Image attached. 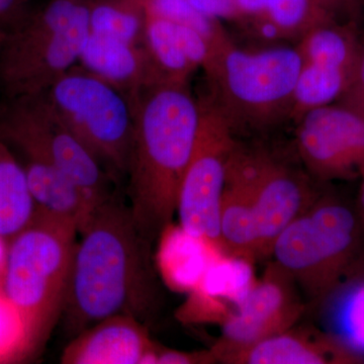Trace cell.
Here are the masks:
<instances>
[{"mask_svg": "<svg viewBox=\"0 0 364 364\" xmlns=\"http://www.w3.org/2000/svg\"><path fill=\"white\" fill-rule=\"evenodd\" d=\"M79 234L60 320L68 338L112 316L152 322L161 304L154 246L136 226L124 189L95 208Z\"/></svg>", "mask_w": 364, "mask_h": 364, "instance_id": "cell-1", "label": "cell"}, {"mask_svg": "<svg viewBox=\"0 0 364 364\" xmlns=\"http://www.w3.org/2000/svg\"><path fill=\"white\" fill-rule=\"evenodd\" d=\"M200 117V100L188 82L157 83L135 97V134L124 193L136 226L151 245L176 214Z\"/></svg>", "mask_w": 364, "mask_h": 364, "instance_id": "cell-2", "label": "cell"}, {"mask_svg": "<svg viewBox=\"0 0 364 364\" xmlns=\"http://www.w3.org/2000/svg\"><path fill=\"white\" fill-rule=\"evenodd\" d=\"M78 227L36 210L32 223L9 241L4 296L21 326V358L37 355L61 320Z\"/></svg>", "mask_w": 364, "mask_h": 364, "instance_id": "cell-3", "label": "cell"}, {"mask_svg": "<svg viewBox=\"0 0 364 364\" xmlns=\"http://www.w3.org/2000/svg\"><path fill=\"white\" fill-rule=\"evenodd\" d=\"M275 262L310 301H326L364 267V221L358 208L318 196L273 244Z\"/></svg>", "mask_w": 364, "mask_h": 364, "instance_id": "cell-4", "label": "cell"}, {"mask_svg": "<svg viewBox=\"0 0 364 364\" xmlns=\"http://www.w3.org/2000/svg\"><path fill=\"white\" fill-rule=\"evenodd\" d=\"M303 59L291 47L245 51L226 37L203 66L215 107L232 131L259 132L291 119Z\"/></svg>", "mask_w": 364, "mask_h": 364, "instance_id": "cell-5", "label": "cell"}, {"mask_svg": "<svg viewBox=\"0 0 364 364\" xmlns=\"http://www.w3.org/2000/svg\"><path fill=\"white\" fill-rule=\"evenodd\" d=\"M90 0H50L0 39L1 98L44 93L77 65L90 36Z\"/></svg>", "mask_w": 364, "mask_h": 364, "instance_id": "cell-6", "label": "cell"}, {"mask_svg": "<svg viewBox=\"0 0 364 364\" xmlns=\"http://www.w3.org/2000/svg\"><path fill=\"white\" fill-rule=\"evenodd\" d=\"M105 171L126 183L135 134V97L75 65L43 93Z\"/></svg>", "mask_w": 364, "mask_h": 364, "instance_id": "cell-7", "label": "cell"}, {"mask_svg": "<svg viewBox=\"0 0 364 364\" xmlns=\"http://www.w3.org/2000/svg\"><path fill=\"white\" fill-rule=\"evenodd\" d=\"M0 138L18 158L40 160L61 170L85 193L92 212L123 188L63 123L43 93L0 100Z\"/></svg>", "mask_w": 364, "mask_h": 364, "instance_id": "cell-8", "label": "cell"}, {"mask_svg": "<svg viewBox=\"0 0 364 364\" xmlns=\"http://www.w3.org/2000/svg\"><path fill=\"white\" fill-rule=\"evenodd\" d=\"M200 105L198 135L182 178L176 214L184 232L224 250L220 214L228 166L237 142L224 117L205 98Z\"/></svg>", "mask_w": 364, "mask_h": 364, "instance_id": "cell-9", "label": "cell"}, {"mask_svg": "<svg viewBox=\"0 0 364 364\" xmlns=\"http://www.w3.org/2000/svg\"><path fill=\"white\" fill-rule=\"evenodd\" d=\"M296 123L299 158L313 178L349 181L364 171V117L335 102L306 112Z\"/></svg>", "mask_w": 364, "mask_h": 364, "instance_id": "cell-10", "label": "cell"}, {"mask_svg": "<svg viewBox=\"0 0 364 364\" xmlns=\"http://www.w3.org/2000/svg\"><path fill=\"white\" fill-rule=\"evenodd\" d=\"M238 156L247 174L255 210L258 257L272 255L280 233L318 196L310 178L265 153L238 145Z\"/></svg>", "mask_w": 364, "mask_h": 364, "instance_id": "cell-11", "label": "cell"}, {"mask_svg": "<svg viewBox=\"0 0 364 364\" xmlns=\"http://www.w3.org/2000/svg\"><path fill=\"white\" fill-rule=\"evenodd\" d=\"M296 286L279 263L270 264L243 305L223 323L222 339L213 349L218 360L291 329L305 310Z\"/></svg>", "mask_w": 364, "mask_h": 364, "instance_id": "cell-12", "label": "cell"}, {"mask_svg": "<svg viewBox=\"0 0 364 364\" xmlns=\"http://www.w3.org/2000/svg\"><path fill=\"white\" fill-rule=\"evenodd\" d=\"M156 344L147 326L131 316L105 318L70 339L62 352L63 364L151 363Z\"/></svg>", "mask_w": 364, "mask_h": 364, "instance_id": "cell-13", "label": "cell"}, {"mask_svg": "<svg viewBox=\"0 0 364 364\" xmlns=\"http://www.w3.org/2000/svg\"><path fill=\"white\" fill-rule=\"evenodd\" d=\"M80 66L132 97L165 82L144 46L90 33L79 58Z\"/></svg>", "mask_w": 364, "mask_h": 364, "instance_id": "cell-14", "label": "cell"}, {"mask_svg": "<svg viewBox=\"0 0 364 364\" xmlns=\"http://www.w3.org/2000/svg\"><path fill=\"white\" fill-rule=\"evenodd\" d=\"M234 20L261 39H301L314 26L337 20L318 0H233Z\"/></svg>", "mask_w": 364, "mask_h": 364, "instance_id": "cell-15", "label": "cell"}, {"mask_svg": "<svg viewBox=\"0 0 364 364\" xmlns=\"http://www.w3.org/2000/svg\"><path fill=\"white\" fill-rule=\"evenodd\" d=\"M355 354L332 336L287 330L231 354L224 363L235 364L358 363Z\"/></svg>", "mask_w": 364, "mask_h": 364, "instance_id": "cell-16", "label": "cell"}, {"mask_svg": "<svg viewBox=\"0 0 364 364\" xmlns=\"http://www.w3.org/2000/svg\"><path fill=\"white\" fill-rule=\"evenodd\" d=\"M220 233L225 252L251 260L258 257L257 225L250 183L237 153V145L228 166Z\"/></svg>", "mask_w": 364, "mask_h": 364, "instance_id": "cell-17", "label": "cell"}, {"mask_svg": "<svg viewBox=\"0 0 364 364\" xmlns=\"http://www.w3.org/2000/svg\"><path fill=\"white\" fill-rule=\"evenodd\" d=\"M18 159L25 170L36 210L74 223L80 232L93 213L82 191L49 163L28 158Z\"/></svg>", "mask_w": 364, "mask_h": 364, "instance_id": "cell-18", "label": "cell"}, {"mask_svg": "<svg viewBox=\"0 0 364 364\" xmlns=\"http://www.w3.org/2000/svg\"><path fill=\"white\" fill-rule=\"evenodd\" d=\"M256 282L252 260L223 253L210 263L196 289L203 301V311L223 324L243 305Z\"/></svg>", "mask_w": 364, "mask_h": 364, "instance_id": "cell-19", "label": "cell"}, {"mask_svg": "<svg viewBox=\"0 0 364 364\" xmlns=\"http://www.w3.org/2000/svg\"><path fill=\"white\" fill-rule=\"evenodd\" d=\"M35 214L23 165L0 138V239L11 240L32 223Z\"/></svg>", "mask_w": 364, "mask_h": 364, "instance_id": "cell-20", "label": "cell"}, {"mask_svg": "<svg viewBox=\"0 0 364 364\" xmlns=\"http://www.w3.org/2000/svg\"><path fill=\"white\" fill-rule=\"evenodd\" d=\"M360 47L355 26L333 20L311 28L296 49L303 62L353 70Z\"/></svg>", "mask_w": 364, "mask_h": 364, "instance_id": "cell-21", "label": "cell"}, {"mask_svg": "<svg viewBox=\"0 0 364 364\" xmlns=\"http://www.w3.org/2000/svg\"><path fill=\"white\" fill-rule=\"evenodd\" d=\"M164 257L165 272L177 287H196L210 263L225 252L223 249L208 242L195 238L184 232L179 226L171 235L165 231Z\"/></svg>", "mask_w": 364, "mask_h": 364, "instance_id": "cell-22", "label": "cell"}, {"mask_svg": "<svg viewBox=\"0 0 364 364\" xmlns=\"http://www.w3.org/2000/svg\"><path fill=\"white\" fill-rule=\"evenodd\" d=\"M352 72L303 62L294 86L291 119L296 122L306 112L338 102L350 82Z\"/></svg>", "mask_w": 364, "mask_h": 364, "instance_id": "cell-23", "label": "cell"}, {"mask_svg": "<svg viewBox=\"0 0 364 364\" xmlns=\"http://www.w3.org/2000/svg\"><path fill=\"white\" fill-rule=\"evenodd\" d=\"M144 47L163 81L188 82L196 68L182 49L173 21L146 11Z\"/></svg>", "mask_w": 364, "mask_h": 364, "instance_id": "cell-24", "label": "cell"}, {"mask_svg": "<svg viewBox=\"0 0 364 364\" xmlns=\"http://www.w3.org/2000/svg\"><path fill=\"white\" fill-rule=\"evenodd\" d=\"M327 325L333 338L364 356V279H356L327 299Z\"/></svg>", "mask_w": 364, "mask_h": 364, "instance_id": "cell-25", "label": "cell"}, {"mask_svg": "<svg viewBox=\"0 0 364 364\" xmlns=\"http://www.w3.org/2000/svg\"><path fill=\"white\" fill-rule=\"evenodd\" d=\"M143 0H90V33L144 46Z\"/></svg>", "mask_w": 364, "mask_h": 364, "instance_id": "cell-26", "label": "cell"}, {"mask_svg": "<svg viewBox=\"0 0 364 364\" xmlns=\"http://www.w3.org/2000/svg\"><path fill=\"white\" fill-rule=\"evenodd\" d=\"M147 13L196 28L213 44L226 38V33L215 18L198 11L188 0H143Z\"/></svg>", "mask_w": 364, "mask_h": 364, "instance_id": "cell-27", "label": "cell"}, {"mask_svg": "<svg viewBox=\"0 0 364 364\" xmlns=\"http://www.w3.org/2000/svg\"><path fill=\"white\" fill-rule=\"evenodd\" d=\"M337 102L350 107L364 117V44H361L350 82Z\"/></svg>", "mask_w": 364, "mask_h": 364, "instance_id": "cell-28", "label": "cell"}, {"mask_svg": "<svg viewBox=\"0 0 364 364\" xmlns=\"http://www.w3.org/2000/svg\"><path fill=\"white\" fill-rule=\"evenodd\" d=\"M218 360L214 351L186 352L155 347L154 353L151 358V363L154 364H196L214 363Z\"/></svg>", "mask_w": 364, "mask_h": 364, "instance_id": "cell-29", "label": "cell"}, {"mask_svg": "<svg viewBox=\"0 0 364 364\" xmlns=\"http://www.w3.org/2000/svg\"><path fill=\"white\" fill-rule=\"evenodd\" d=\"M198 11L218 20L219 18H235L233 0H188Z\"/></svg>", "mask_w": 364, "mask_h": 364, "instance_id": "cell-30", "label": "cell"}, {"mask_svg": "<svg viewBox=\"0 0 364 364\" xmlns=\"http://www.w3.org/2000/svg\"><path fill=\"white\" fill-rule=\"evenodd\" d=\"M21 0H0V32L6 33L28 14Z\"/></svg>", "mask_w": 364, "mask_h": 364, "instance_id": "cell-31", "label": "cell"}, {"mask_svg": "<svg viewBox=\"0 0 364 364\" xmlns=\"http://www.w3.org/2000/svg\"><path fill=\"white\" fill-rule=\"evenodd\" d=\"M6 303H4V305L2 306V308H4V306H6ZM2 308L1 306H0V348H2V347H6V345L2 344V341H6V340H9V341H11V343L14 344V351H16V340H14L13 338H11V337L9 336H4V333H6V331L16 333V334H18V336H20L21 341V331L20 329H18V328H6V323L13 322V321H18V318H11V320H7V316H9L11 315V314L14 313L13 309H11V306H9V304H7L6 308L4 309V311H2ZM18 346H20V344H18Z\"/></svg>", "mask_w": 364, "mask_h": 364, "instance_id": "cell-32", "label": "cell"}, {"mask_svg": "<svg viewBox=\"0 0 364 364\" xmlns=\"http://www.w3.org/2000/svg\"><path fill=\"white\" fill-rule=\"evenodd\" d=\"M335 16H338L341 13H352L358 7V2L355 0H318Z\"/></svg>", "mask_w": 364, "mask_h": 364, "instance_id": "cell-33", "label": "cell"}, {"mask_svg": "<svg viewBox=\"0 0 364 364\" xmlns=\"http://www.w3.org/2000/svg\"><path fill=\"white\" fill-rule=\"evenodd\" d=\"M360 188H359V196H358V210L359 214H360L361 218L364 221V171L361 173L360 177Z\"/></svg>", "mask_w": 364, "mask_h": 364, "instance_id": "cell-34", "label": "cell"}, {"mask_svg": "<svg viewBox=\"0 0 364 364\" xmlns=\"http://www.w3.org/2000/svg\"><path fill=\"white\" fill-rule=\"evenodd\" d=\"M0 241H4V240H2V239H0ZM6 254H0V259L4 261V259H6Z\"/></svg>", "mask_w": 364, "mask_h": 364, "instance_id": "cell-35", "label": "cell"}, {"mask_svg": "<svg viewBox=\"0 0 364 364\" xmlns=\"http://www.w3.org/2000/svg\"><path fill=\"white\" fill-rule=\"evenodd\" d=\"M2 36H4V33H2L1 32H0V39H1Z\"/></svg>", "mask_w": 364, "mask_h": 364, "instance_id": "cell-36", "label": "cell"}, {"mask_svg": "<svg viewBox=\"0 0 364 364\" xmlns=\"http://www.w3.org/2000/svg\"><path fill=\"white\" fill-rule=\"evenodd\" d=\"M355 1L358 2V0H355Z\"/></svg>", "mask_w": 364, "mask_h": 364, "instance_id": "cell-37", "label": "cell"}, {"mask_svg": "<svg viewBox=\"0 0 364 364\" xmlns=\"http://www.w3.org/2000/svg\"><path fill=\"white\" fill-rule=\"evenodd\" d=\"M0 100H1V98H0Z\"/></svg>", "mask_w": 364, "mask_h": 364, "instance_id": "cell-38", "label": "cell"}]
</instances>
